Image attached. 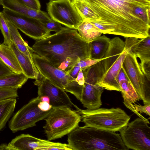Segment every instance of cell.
<instances>
[{
  "label": "cell",
  "instance_id": "obj_1",
  "mask_svg": "<svg viewBox=\"0 0 150 150\" xmlns=\"http://www.w3.org/2000/svg\"><path fill=\"white\" fill-rule=\"evenodd\" d=\"M93 11L90 22L103 34L142 38L150 36V25L135 13L134 7L150 8V0H82Z\"/></svg>",
  "mask_w": 150,
  "mask_h": 150
},
{
  "label": "cell",
  "instance_id": "obj_2",
  "mask_svg": "<svg viewBox=\"0 0 150 150\" xmlns=\"http://www.w3.org/2000/svg\"><path fill=\"white\" fill-rule=\"evenodd\" d=\"M32 48L34 53L66 71L81 60L90 57L88 43L77 30L67 27L36 40Z\"/></svg>",
  "mask_w": 150,
  "mask_h": 150
},
{
  "label": "cell",
  "instance_id": "obj_3",
  "mask_svg": "<svg viewBox=\"0 0 150 150\" xmlns=\"http://www.w3.org/2000/svg\"><path fill=\"white\" fill-rule=\"evenodd\" d=\"M72 150H128L120 134L86 125L78 126L68 135Z\"/></svg>",
  "mask_w": 150,
  "mask_h": 150
},
{
  "label": "cell",
  "instance_id": "obj_4",
  "mask_svg": "<svg viewBox=\"0 0 150 150\" xmlns=\"http://www.w3.org/2000/svg\"><path fill=\"white\" fill-rule=\"evenodd\" d=\"M125 42L118 37L111 39L108 48L100 61L102 76L96 84L107 90L122 91L117 78L127 52Z\"/></svg>",
  "mask_w": 150,
  "mask_h": 150
},
{
  "label": "cell",
  "instance_id": "obj_5",
  "mask_svg": "<svg viewBox=\"0 0 150 150\" xmlns=\"http://www.w3.org/2000/svg\"><path fill=\"white\" fill-rule=\"evenodd\" d=\"M85 125L105 130L116 132L126 125L130 117L120 108L83 110L74 105Z\"/></svg>",
  "mask_w": 150,
  "mask_h": 150
},
{
  "label": "cell",
  "instance_id": "obj_6",
  "mask_svg": "<svg viewBox=\"0 0 150 150\" xmlns=\"http://www.w3.org/2000/svg\"><path fill=\"white\" fill-rule=\"evenodd\" d=\"M45 119L43 128L47 140L50 141L69 134L78 126L81 118L75 110L65 107L53 108Z\"/></svg>",
  "mask_w": 150,
  "mask_h": 150
},
{
  "label": "cell",
  "instance_id": "obj_7",
  "mask_svg": "<svg viewBox=\"0 0 150 150\" xmlns=\"http://www.w3.org/2000/svg\"><path fill=\"white\" fill-rule=\"evenodd\" d=\"M32 58L41 74L56 86L73 94L78 100H80L83 86L80 85L75 79L67 71L55 67L34 53L33 54Z\"/></svg>",
  "mask_w": 150,
  "mask_h": 150
},
{
  "label": "cell",
  "instance_id": "obj_8",
  "mask_svg": "<svg viewBox=\"0 0 150 150\" xmlns=\"http://www.w3.org/2000/svg\"><path fill=\"white\" fill-rule=\"evenodd\" d=\"M85 82L80 101L89 110L99 108L102 105L101 96L104 89L96 84L102 74L100 62L83 71Z\"/></svg>",
  "mask_w": 150,
  "mask_h": 150
},
{
  "label": "cell",
  "instance_id": "obj_9",
  "mask_svg": "<svg viewBox=\"0 0 150 150\" xmlns=\"http://www.w3.org/2000/svg\"><path fill=\"white\" fill-rule=\"evenodd\" d=\"M148 124L139 117L119 131L128 149L150 150V127Z\"/></svg>",
  "mask_w": 150,
  "mask_h": 150
},
{
  "label": "cell",
  "instance_id": "obj_10",
  "mask_svg": "<svg viewBox=\"0 0 150 150\" xmlns=\"http://www.w3.org/2000/svg\"><path fill=\"white\" fill-rule=\"evenodd\" d=\"M41 101L38 96L24 105L13 116L8 122V127L13 133L22 131L36 125V123L45 119L53 108L46 112L40 110L38 106Z\"/></svg>",
  "mask_w": 150,
  "mask_h": 150
},
{
  "label": "cell",
  "instance_id": "obj_11",
  "mask_svg": "<svg viewBox=\"0 0 150 150\" xmlns=\"http://www.w3.org/2000/svg\"><path fill=\"white\" fill-rule=\"evenodd\" d=\"M48 14L53 21L77 30L83 20L71 0H53L47 4Z\"/></svg>",
  "mask_w": 150,
  "mask_h": 150
},
{
  "label": "cell",
  "instance_id": "obj_12",
  "mask_svg": "<svg viewBox=\"0 0 150 150\" xmlns=\"http://www.w3.org/2000/svg\"><path fill=\"white\" fill-rule=\"evenodd\" d=\"M4 16L18 29L36 40L51 35L41 20L4 8L2 11Z\"/></svg>",
  "mask_w": 150,
  "mask_h": 150
},
{
  "label": "cell",
  "instance_id": "obj_13",
  "mask_svg": "<svg viewBox=\"0 0 150 150\" xmlns=\"http://www.w3.org/2000/svg\"><path fill=\"white\" fill-rule=\"evenodd\" d=\"M122 67L126 72L139 99L144 104L150 103V82L146 79L142 72L137 57L134 54L127 52L123 62Z\"/></svg>",
  "mask_w": 150,
  "mask_h": 150
},
{
  "label": "cell",
  "instance_id": "obj_14",
  "mask_svg": "<svg viewBox=\"0 0 150 150\" xmlns=\"http://www.w3.org/2000/svg\"><path fill=\"white\" fill-rule=\"evenodd\" d=\"M34 82L38 86V96H48L50 104L52 108L60 107L71 108L74 105L65 91L44 77L40 73Z\"/></svg>",
  "mask_w": 150,
  "mask_h": 150
},
{
  "label": "cell",
  "instance_id": "obj_15",
  "mask_svg": "<svg viewBox=\"0 0 150 150\" xmlns=\"http://www.w3.org/2000/svg\"><path fill=\"white\" fill-rule=\"evenodd\" d=\"M17 143L21 150H72L68 144L41 139L28 134H21Z\"/></svg>",
  "mask_w": 150,
  "mask_h": 150
},
{
  "label": "cell",
  "instance_id": "obj_16",
  "mask_svg": "<svg viewBox=\"0 0 150 150\" xmlns=\"http://www.w3.org/2000/svg\"><path fill=\"white\" fill-rule=\"evenodd\" d=\"M125 38L124 50L139 58L141 63L150 61V36L142 38Z\"/></svg>",
  "mask_w": 150,
  "mask_h": 150
},
{
  "label": "cell",
  "instance_id": "obj_17",
  "mask_svg": "<svg viewBox=\"0 0 150 150\" xmlns=\"http://www.w3.org/2000/svg\"><path fill=\"white\" fill-rule=\"evenodd\" d=\"M3 8L39 19L44 23L52 20L46 12L29 8L21 0H0Z\"/></svg>",
  "mask_w": 150,
  "mask_h": 150
},
{
  "label": "cell",
  "instance_id": "obj_18",
  "mask_svg": "<svg viewBox=\"0 0 150 150\" xmlns=\"http://www.w3.org/2000/svg\"><path fill=\"white\" fill-rule=\"evenodd\" d=\"M11 42V47L15 54L23 73L28 79H37L39 76V72L33 61L20 52L14 43Z\"/></svg>",
  "mask_w": 150,
  "mask_h": 150
},
{
  "label": "cell",
  "instance_id": "obj_19",
  "mask_svg": "<svg viewBox=\"0 0 150 150\" xmlns=\"http://www.w3.org/2000/svg\"><path fill=\"white\" fill-rule=\"evenodd\" d=\"M111 39L103 35L88 43L90 58L94 59H103L108 48Z\"/></svg>",
  "mask_w": 150,
  "mask_h": 150
},
{
  "label": "cell",
  "instance_id": "obj_20",
  "mask_svg": "<svg viewBox=\"0 0 150 150\" xmlns=\"http://www.w3.org/2000/svg\"><path fill=\"white\" fill-rule=\"evenodd\" d=\"M0 61L12 72L23 73L17 59L11 47L3 43L0 44Z\"/></svg>",
  "mask_w": 150,
  "mask_h": 150
},
{
  "label": "cell",
  "instance_id": "obj_21",
  "mask_svg": "<svg viewBox=\"0 0 150 150\" xmlns=\"http://www.w3.org/2000/svg\"><path fill=\"white\" fill-rule=\"evenodd\" d=\"M5 18L10 30L11 42L14 43L20 52L33 61L32 55L34 52L32 47H30L23 40L18 29L9 20Z\"/></svg>",
  "mask_w": 150,
  "mask_h": 150
},
{
  "label": "cell",
  "instance_id": "obj_22",
  "mask_svg": "<svg viewBox=\"0 0 150 150\" xmlns=\"http://www.w3.org/2000/svg\"><path fill=\"white\" fill-rule=\"evenodd\" d=\"M28 78L23 73L11 74L0 78V88L18 89L21 88Z\"/></svg>",
  "mask_w": 150,
  "mask_h": 150
},
{
  "label": "cell",
  "instance_id": "obj_23",
  "mask_svg": "<svg viewBox=\"0 0 150 150\" xmlns=\"http://www.w3.org/2000/svg\"><path fill=\"white\" fill-rule=\"evenodd\" d=\"M77 30L79 35L88 43L101 36L102 33L91 22L85 20L83 21L78 26Z\"/></svg>",
  "mask_w": 150,
  "mask_h": 150
},
{
  "label": "cell",
  "instance_id": "obj_24",
  "mask_svg": "<svg viewBox=\"0 0 150 150\" xmlns=\"http://www.w3.org/2000/svg\"><path fill=\"white\" fill-rule=\"evenodd\" d=\"M16 102V98L0 101V131L13 114Z\"/></svg>",
  "mask_w": 150,
  "mask_h": 150
},
{
  "label": "cell",
  "instance_id": "obj_25",
  "mask_svg": "<svg viewBox=\"0 0 150 150\" xmlns=\"http://www.w3.org/2000/svg\"><path fill=\"white\" fill-rule=\"evenodd\" d=\"M73 3L83 20L90 21L94 19V13L83 1H79Z\"/></svg>",
  "mask_w": 150,
  "mask_h": 150
},
{
  "label": "cell",
  "instance_id": "obj_26",
  "mask_svg": "<svg viewBox=\"0 0 150 150\" xmlns=\"http://www.w3.org/2000/svg\"><path fill=\"white\" fill-rule=\"evenodd\" d=\"M0 29L4 37L3 43L11 47V42L9 27L2 12H0Z\"/></svg>",
  "mask_w": 150,
  "mask_h": 150
},
{
  "label": "cell",
  "instance_id": "obj_27",
  "mask_svg": "<svg viewBox=\"0 0 150 150\" xmlns=\"http://www.w3.org/2000/svg\"><path fill=\"white\" fill-rule=\"evenodd\" d=\"M133 105L134 110L135 113L149 124V122L148 120L143 117L140 114L145 113L150 116V103H146L144 104V105H142L134 103L133 104Z\"/></svg>",
  "mask_w": 150,
  "mask_h": 150
},
{
  "label": "cell",
  "instance_id": "obj_28",
  "mask_svg": "<svg viewBox=\"0 0 150 150\" xmlns=\"http://www.w3.org/2000/svg\"><path fill=\"white\" fill-rule=\"evenodd\" d=\"M17 89L12 88H0V101L18 97Z\"/></svg>",
  "mask_w": 150,
  "mask_h": 150
},
{
  "label": "cell",
  "instance_id": "obj_29",
  "mask_svg": "<svg viewBox=\"0 0 150 150\" xmlns=\"http://www.w3.org/2000/svg\"><path fill=\"white\" fill-rule=\"evenodd\" d=\"M150 10L141 7L136 6L134 7V11L136 15L142 20L150 24Z\"/></svg>",
  "mask_w": 150,
  "mask_h": 150
},
{
  "label": "cell",
  "instance_id": "obj_30",
  "mask_svg": "<svg viewBox=\"0 0 150 150\" xmlns=\"http://www.w3.org/2000/svg\"><path fill=\"white\" fill-rule=\"evenodd\" d=\"M103 59H92L89 58H85L80 60L76 65L79 67L83 71L98 63Z\"/></svg>",
  "mask_w": 150,
  "mask_h": 150
},
{
  "label": "cell",
  "instance_id": "obj_31",
  "mask_svg": "<svg viewBox=\"0 0 150 150\" xmlns=\"http://www.w3.org/2000/svg\"><path fill=\"white\" fill-rule=\"evenodd\" d=\"M44 24L48 30L50 32L54 31L56 33L61 31L64 28L61 26L60 23L53 20L44 23Z\"/></svg>",
  "mask_w": 150,
  "mask_h": 150
},
{
  "label": "cell",
  "instance_id": "obj_32",
  "mask_svg": "<svg viewBox=\"0 0 150 150\" xmlns=\"http://www.w3.org/2000/svg\"><path fill=\"white\" fill-rule=\"evenodd\" d=\"M141 69L146 79L150 81V61L139 63Z\"/></svg>",
  "mask_w": 150,
  "mask_h": 150
},
{
  "label": "cell",
  "instance_id": "obj_33",
  "mask_svg": "<svg viewBox=\"0 0 150 150\" xmlns=\"http://www.w3.org/2000/svg\"><path fill=\"white\" fill-rule=\"evenodd\" d=\"M27 6L37 10H40L41 5L38 0H21Z\"/></svg>",
  "mask_w": 150,
  "mask_h": 150
},
{
  "label": "cell",
  "instance_id": "obj_34",
  "mask_svg": "<svg viewBox=\"0 0 150 150\" xmlns=\"http://www.w3.org/2000/svg\"><path fill=\"white\" fill-rule=\"evenodd\" d=\"M13 72L7 66L0 61V78Z\"/></svg>",
  "mask_w": 150,
  "mask_h": 150
},
{
  "label": "cell",
  "instance_id": "obj_35",
  "mask_svg": "<svg viewBox=\"0 0 150 150\" xmlns=\"http://www.w3.org/2000/svg\"><path fill=\"white\" fill-rule=\"evenodd\" d=\"M38 106L41 110L46 112L51 110L52 108V106L47 102L40 101L38 103Z\"/></svg>",
  "mask_w": 150,
  "mask_h": 150
},
{
  "label": "cell",
  "instance_id": "obj_36",
  "mask_svg": "<svg viewBox=\"0 0 150 150\" xmlns=\"http://www.w3.org/2000/svg\"><path fill=\"white\" fill-rule=\"evenodd\" d=\"M81 69L76 64L67 72L72 77L76 79Z\"/></svg>",
  "mask_w": 150,
  "mask_h": 150
},
{
  "label": "cell",
  "instance_id": "obj_37",
  "mask_svg": "<svg viewBox=\"0 0 150 150\" xmlns=\"http://www.w3.org/2000/svg\"><path fill=\"white\" fill-rule=\"evenodd\" d=\"M75 79L80 85H83L85 82V78L82 69L80 70Z\"/></svg>",
  "mask_w": 150,
  "mask_h": 150
},
{
  "label": "cell",
  "instance_id": "obj_38",
  "mask_svg": "<svg viewBox=\"0 0 150 150\" xmlns=\"http://www.w3.org/2000/svg\"><path fill=\"white\" fill-rule=\"evenodd\" d=\"M41 101H45L50 103V100L49 98L47 96H42L40 97Z\"/></svg>",
  "mask_w": 150,
  "mask_h": 150
},
{
  "label": "cell",
  "instance_id": "obj_39",
  "mask_svg": "<svg viewBox=\"0 0 150 150\" xmlns=\"http://www.w3.org/2000/svg\"><path fill=\"white\" fill-rule=\"evenodd\" d=\"M7 150V145L2 144L0 145V150Z\"/></svg>",
  "mask_w": 150,
  "mask_h": 150
},
{
  "label": "cell",
  "instance_id": "obj_40",
  "mask_svg": "<svg viewBox=\"0 0 150 150\" xmlns=\"http://www.w3.org/2000/svg\"><path fill=\"white\" fill-rule=\"evenodd\" d=\"M72 3H73L75 2L79 1H81L82 0H71Z\"/></svg>",
  "mask_w": 150,
  "mask_h": 150
},
{
  "label": "cell",
  "instance_id": "obj_41",
  "mask_svg": "<svg viewBox=\"0 0 150 150\" xmlns=\"http://www.w3.org/2000/svg\"><path fill=\"white\" fill-rule=\"evenodd\" d=\"M50 1H52V0H50Z\"/></svg>",
  "mask_w": 150,
  "mask_h": 150
}]
</instances>
